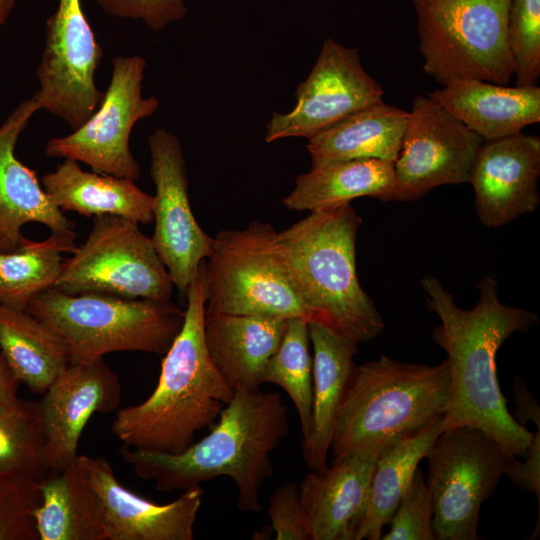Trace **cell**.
Listing matches in <instances>:
<instances>
[{
	"label": "cell",
	"mask_w": 540,
	"mask_h": 540,
	"mask_svg": "<svg viewBox=\"0 0 540 540\" xmlns=\"http://www.w3.org/2000/svg\"><path fill=\"white\" fill-rule=\"evenodd\" d=\"M17 0H0V26L4 25Z\"/></svg>",
	"instance_id": "cell-41"
},
{
	"label": "cell",
	"mask_w": 540,
	"mask_h": 540,
	"mask_svg": "<svg viewBox=\"0 0 540 540\" xmlns=\"http://www.w3.org/2000/svg\"><path fill=\"white\" fill-rule=\"evenodd\" d=\"M120 401V382L103 358L69 363L38 401L48 471L73 465L89 419L116 410Z\"/></svg>",
	"instance_id": "cell-16"
},
{
	"label": "cell",
	"mask_w": 540,
	"mask_h": 540,
	"mask_svg": "<svg viewBox=\"0 0 540 540\" xmlns=\"http://www.w3.org/2000/svg\"><path fill=\"white\" fill-rule=\"evenodd\" d=\"M540 138L519 133L484 141L469 182L480 222L498 228L534 212L540 203Z\"/></svg>",
	"instance_id": "cell-18"
},
{
	"label": "cell",
	"mask_w": 540,
	"mask_h": 540,
	"mask_svg": "<svg viewBox=\"0 0 540 540\" xmlns=\"http://www.w3.org/2000/svg\"><path fill=\"white\" fill-rule=\"evenodd\" d=\"M288 408L276 392L237 389L216 425L178 454L123 445L121 458L159 491L188 490L220 476L231 478L238 508L260 512V490L273 475L271 453L289 431Z\"/></svg>",
	"instance_id": "cell-2"
},
{
	"label": "cell",
	"mask_w": 540,
	"mask_h": 540,
	"mask_svg": "<svg viewBox=\"0 0 540 540\" xmlns=\"http://www.w3.org/2000/svg\"><path fill=\"white\" fill-rule=\"evenodd\" d=\"M407 117L384 100L347 116L308 139L311 167L353 159L395 162Z\"/></svg>",
	"instance_id": "cell-25"
},
{
	"label": "cell",
	"mask_w": 540,
	"mask_h": 540,
	"mask_svg": "<svg viewBox=\"0 0 540 540\" xmlns=\"http://www.w3.org/2000/svg\"><path fill=\"white\" fill-rule=\"evenodd\" d=\"M19 384L0 351V402L15 400Z\"/></svg>",
	"instance_id": "cell-40"
},
{
	"label": "cell",
	"mask_w": 540,
	"mask_h": 540,
	"mask_svg": "<svg viewBox=\"0 0 540 540\" xmlns=\"http://www.w3.org/2000/svg\"><path fill=\"white\" fill-rule=\"evenodd\" d=\"M309 322L289 318L283 336L269 358L263 383L281 387L290 397L299 415L302 445L312 430L313 358L309 353Z\"/></svg>",
	"instance_id": "cell-31"
},
{
	"label": "cell",
	"mask_w": 540,
	"mask_h": 540,
	"mask_svg": "<svg viewBox=\"0 0 540 540\" xmlns=\"http://www.w3.org/2000/svg\"><path fill=\"white\" fill-rule=\"evenodd\" d=\"M513 400L516 412L513 418L521 425L525 422H533L537 428L540 427V407L533 394L530 392L524 381L516 377L513 384Z\"/></svg>",
	"instance_id": "cell-39"
},
{
	"label": "cell",
	"mask_w": 540,
	"mask_h": 540,
	"mask_svg": "<svg viewBox=\"0 0 540 540\" xmlns=\"http://www.w3.org/2000/svg\"><path fill=\"white\" fill-rule=\"evenodd\" d=\"M375 461L355 455L334 458L299 485L308 540H355L363 519Z\"/></svg>",
	"instance_id": "cell-20"
},
{
	"label": "cell",
	"mask_w": 540,
	"mask_h": 540,
	"mask_svg": "<svg viewBox=\"0 0 540 540\" xmlns=\"http://www.w3.org/2000/svg\"><path fill=\"white\" fill-rule=\"evenodd\" d=\"M185 296L183 326L163 355L156 388L142 403L118 410L112 422L114 435L127 447L181 453L195 442L196 432L218 419L234 395L205 344L206 261Z\"/></svg>",
	"instance_id": "cell-3"
},
{
	"label": "cell",
	"mask_w": 540,
	"mask_h": 540,
	"mask_svg": "<svg viewBox=\"0 0 540 540\" xmlns=\"http://www.w3.org/2000/svg\"><path fill=\"white\" fill-rule=\"evenodd\" d=\"M75 242L50 235L43 241L26 239L16 250L0 251V306L26 310L42 292L55 287L64 259Z\"/></svg>",
	"instance_id": "cell-30"
},
{
	"label": "cell",
	"mask_w": 540,
	"mask_h": 540,
	"mask_svg": "<svg viewBox=\"0 0 540 540\" xmlns=\"http://www.w3.org/2000/svg\"><path fill=\"white\" fill-rule=\"evenodd\" d=\"M145 68L141 56L114 57L111 80L98 108L72 133L51 138L45 155L85 163L100 174L139 179L130 134L138 121L151 117L160 106L155 96L142 94Z\"/></svg>",
	"instance_id": "cell-11"
},
{
	"label": "cell",
	"mask_w": 540,
	"mask_h": 540,
	"mask_svg": "<svg viewBox=\"0 0 540 540\" xmlns=\"http://www.w3.org/2000/svg\"><path fill=\"white\" fill-rule=\"evenodd\" d=\"M384 90L364 69L358 48L330 38L321 47L307 78L296 89V105L274 112L265 142L290 137L310 139L347 116L383 101Z\"/></svg>",
	"instance_id": "cell-14"
},
{
	"label": "cell",
	"mask_w": 540,
	"mask_h": 540,
	"mask_svg": "<svg viewBox=\"0 0 540 540\" xmlns=\"http://www.w3.org/2000/svg\"><path fill=\"white\" fill-rule=\"evenodd\" d=\"M484 139L430 96L414 98L394 162V200H417L442 185L468 183Z\"/></svg>",
	"instance_id": "cell-13"
},
{
	"label": "cell",
	"mask_w": 540,
	"mask_h": 540,
	"mask_svg": "<svg viewBox=\"0 0 540 540\" xmlns=\"http://www.w3.org/2000/svg\"><path fill=\"white\" fill-rule=\"evenodd\" d=\"M41 107L33 96L16 107L0 126V251L19 248L27 223L45 225L52 235L75 242L73 223L49 198L35 171L15 155V146Z\"/></svg>",
	"instance_id": "cell-19"
},
{
	"label": "cell",
	"mask_w": 540,
	"mask_h": 540,
	"mask_svg": "<svg viewBox=\"0 0 540 540\" xmlns=\"http://www.w3.org/2000/svg\"><path fill=\"white\" fill-rule=\"evenodd\" d=\"M433 503L422 470L415 475L402 495L382 540H436L432 521Z\"/></svg>",
	"instance_id": "cell-35"
},
{
	"label": "cell",
	"mask_w": 540,
	"mask_h": 540,
	"mask_svg": "<svg viewBox=\"0 0 540 540\" xmlns=\"http://www.w3.org/2000/svg\"><path fill=\"white\" fill-rule=\"evenodd\" d=\"M76 464L102 511L107 540H192L203 490L183 491L174 501L157 504L130 491L104 458L78 455Z\"/></svg>",
	"instance_id": "cell-17"
},
{
	"label": "cell",
	"mask_w": 540,
	"mask_h": 540,
	"mask_svg": "<svg viewBox=\"0 0 540 540\" xmlns=\"http://www.w3.org/2000/svg\"><path fill=\"white\" fill-rule=\"evenodd\" d=\"M0 351L19 383L37 394L69 364L62 338L27 310L0 306Z\"/></svg>",
	"instance_id": "cell-28"
},
{
	"label": "cell",
	"mask_w": 540,
	"mask_h": 540,
	"mask_svg": "<svg viewBox=\"0 0 540 540\" xmlns=\"http://www.w3.org/2000/svg\"><path fill=\"white\" fill-rule=\"evenodd\" d=\"M26 310L62 338L74 364L121 351L164 355L185 317V310L172 300L68 294L55 287L36 296Z\"/></svg>",
	"instance_id": "cell-6"
},
{
	"label": "cell",
	"mask_w": 540,
	"mask_h": 540,
	"mask_svg": "<svg viewBox=\"0 0 540 540\" xmlns=\"http://www.w3.org/2000/svg\"><path fill=\"white\" fill-rule=\"evenodd\" d=\"M362 219L351 203L310 212L276 234V250L310 322L355 344L375 339L384 322L356 272Z\"/></svg>",
	"instance_id": "cell-4"
},
{
	"label": "cell",
	"mask_w": 540,
	"mask_h": 540,
	"mask_svg": "<svg viewBox=\"0 0 540 540\" xmlns=\"http://www.w3.org/2000/svg\"><path fill=\"white\" fill-rule=\"evenodd\" d=\"M287 319L207 310L203 319L209 355L225 382L235 391L259 390L271 355L283 336Z\"/></svg>",
	"instance_id": "cell-21"
},
{
	"label": "cell",
	"mask_w": 540,
	"mask_h": 540,
	"mask_svg": "<svg viewBox=\"0 0 540 540\" xmlns=\"http://www.w3.org/2000/svg\"><path fill=\"white\" fill-rule=\"evenodd\" d=\"M426 479L437 540H478L480 510L504 475L508 457L480 429L444 430L431 444Z\"/></svg>",
	"instance_id": "cell-10"
},
{
	"label": "cell",
	"mask_w": 540,
	"mask_h": 540,
	"mask_svg": "<svg viewBox=\"0 0 540 540\" xmlns=\"http://www.w3.org/2000/svg\"><path fill=\"white\" fill-rule=\"evenodd\" d=\"M507 37L516 85H536L540 76V0H511Z\"/></svg>",
	"instance_id": "cell-34"
},
{
	"label": "cell",
	"mask_w": 540,
	"mask_h": 540,
	"mask_svg": "<svg viewBox=\"0 0 540 540\" xmlns=\"http://www.w3.org/2000/svg\"><path fill=\"white\" fill-rule=\"evenodd\" d=\"M511 0H412L423 71L442 86L458 79L508 85Z\"/></svg>",
	"instance_id": "cell-7"
},
{
	"label": "cell",
	"mask_w": 540,
	"mask_h": 540,
	"mask_svg": "<svg viewBox=\"0 0 540 540\" xmlns=\"http://www.w3.org/2000/svg\"><path fill=\"white\" fill-rule=\"evenodd\" d=\"M107 14L120 19L141 20L154 32L184 19L185 0H95Z\"/></svg>",
	"instance_id": "cell-36"
},
{
	"label": "cell",
	"mask_w": 540,
	"mask_h": 540,
	"mask_svg": "<svg viewBox=\"0 0 540 540\" xmlns=\"http://www.w3.org/2000/svg\"><path fill=\"white\" fill-rule=\"evenodd\" d=\"M41 503L34 511L39 540H107L95 493L76 462L39 480Z\"/></svg>",
	"instance_id": "cell-27"
},
{
	"label": "cell",
	"mask_w": 540,
	"mask_h": 540,
	"mask_svg": "<svg viewBox=\"0 0 540 540\" xmlns=\"http://www.w3.org/2000/svg\"><path fill=\"white\" fill-rule=\"evenodd\" d=\"M276 234L270 223L254 220L213 237L206 263L207 310L310 322L277 253Z\"/></svg>",
	"instance_id": "cell-8"
},
{
	"label": "cell",
	"mask_w": 540,
	"mask_h": 540,
	"mask_svg": "<svg viewBox=\"0 0 540 540\" xmlns=\"http://www.w3.org/2000/svg\"><path fill=\"white\" fill-rule=\"evenodd\" d=\"M153 195V245L174 286L186 295L199 267L212 250L213 237L198 224L191 209L186 161L179 139L158 128L148 138Z\"/></svg>",
	"instance_id": "cell-15"
},
{
	"label": "cell",
	"mask_w": 540,
	"mask_h": 540,
	"mask_svg": "<svg viewBox=\"0 0 540 540\" xmlns=\"http://www.w3.org/2000/svg\"><path fill=\"white\" fill-rule=\"evenodd\" d=\"M443 431L442 414L398 440L375 460L366 510L355 540L381 539L383 528L389 524L420 461Z\"/></svg>",
	"instance_id": "cell-29"
},
{
	"label": "cell",
	"mask_w": 540,
	"mask_h": 540,
	"mask_svg": "<svg viewBox=\"0 0 540 540\" xmlns=\"http://www.w3.org/2000/svg\"><path fill=\"white\" fill-rule=\"evenodd\" d=\"M308 327L314 352L312 430L302 452L307 467L321 472L328 466L337 414L357 369L358 347L320 323Z\"/></svg>",
	"instance_id": "cell-23"
},
{
	"label": "cell",
	"mask_w": 540,
	"mask_h": 540,
	"mask_svg": "<svg viewBox=\"0 0 540 540\" xmlns=\"http://www.w3.org/2000/svg\"><path fill=\"white\" fill-rule=\"evenodd\" d=\"M394 189V162L353 159L312 166L296 177L282 203L288 210L314 212L361 197L391 201Z\"/></svg>",
	"instance_id": "cell-26"
},
{
	"label": "cell",
	"mask_w": 540,
	"mask_h": 540,
	"mask_svg": "<svg viewBox=\"0 0 540 540\" xmlns=\"http://www.w3.org/2000/svg\"><path fill=\"white\" fill-rule=\"evenodd\" d=\"M504 475L519 489L533 492L540 504V427L533 433L532 443L524 461L516 457L507 460Z\"/></svg>",
	"instance_id": "cell-38"
},
{
	"label": "cell",
	"mask_w": 540,
	"mask_h": 540,
	"mask_svg": "<svg viewBox=\"0 0 540 540\" xmlns=\"http://www.w3.org/2000/svg\"><path fill=\"white\" fill-rule=\"evenodd\" d=\"M44 445L38 401L17 397L0 402V471L40 480L49 472L44 461Z\"/></svg>",
	"instance_id": "cell-32"
},
{
	"label": "cell",
	"mask_w": 540,
	"mask_h": 540,
	"mask_svg": "<svg viewBox=\"0 0 540 540\" xmlns=\"http://www.w3.org/2000/svg\"><path fill=\"white\" fill-rule=\"evenodd\" d=\"M40 503L39 479L0 471V540H39L34 511Z\"/></svg>",
	"instance_id": "cell-33"
},
{
	"label": "cell",
	"mask_w": 540,
	"mask_h": 540,
	"mask_svg": "<svg viewBox=\"0 0 540 540\" xmlns=\"http://www.w3.org/2000/svg\"><path fill=\"white\" fill-rule=\"evenodd\" d=\"M43 189L62 211L85 217L117 215L139 224L153 222V195L130 178L84 171L77 161L65 158L41 179Z\"/></svg>",
	"instance_id": "cell-24"
},
{
	"label": "cell",
	"mask_w": 540,
	"mask_h": 540,
	"mask_svg": "<svg viewBox=\"0 0 540 540\" xmlns=\"http://www.w3.org/2000/svg\"><path fill=\"white\" fill-rule=\"evenodd\" d=\"M267 514L276 540H308L299 486L287 483L269 497Z\"/></svg>",
	"instance_id": "cell-37"
},
{
	"label": "cell",
	"mask_w": 540,
	"mask_h": 540,
	"mask_svg": "<svg viewBox=\"0 0 540 540\" xmlns=\"http://www.w3.org/2000/svg\"><path fill=\"white\" fill-rule=\"evenodd\" d=\"M102 58V48L81 0H59L46 22L42 57L36 70L40 88L34 97L41 109L65 121L72 130L82 125L104 96L95 82Z\"/></svg>",
	"instance_id": "cell-12"
},
{
	"label": "cell",
	"mask_w": 540,
	"mask_h": 540,
	"mask_svg": "<svg viewBox=\"0 0 540 540\" xmlns=\"http://www.w3.org/2000/svg\"><path fill=\"white\" fill-rule=\"evenodd\" d=\"M64 260L55 288L130 299L171 300L174 283L139 223L117 215L93 218L86 240Z\"/></svg>",
	"instance_id": "cell-9"
},
{
	"label": "cell",
	"mask_w": 540,
	"mask_h": 540,
	"mask_svg": "<svg viewBox=\"0 0 540 540\" xmlns=\"http://www.w3.org/2000/svg\"><path fill=\"white\" fill-rule=\"evenodd\" d=\"M449 369L380 356L357 366L339 408L330 451L375 461L385 450L445 412Z\"/></svg>",
	"instance_id": "cell-5"
},
{
	"label": "cell",
	"mask_w": 540,
	"mask_h": 540,
	"mask_svg": "<svg viewBox=\"0 0 540 540\" xmlns=\"http://www.w3.org/2000/svg\"><path fill=\"white\" fill-rule=\"evenodd\" d=\"M484 141L522 132L540 122V87L458 79L427 94Z\"/></svg>",
	"instance_id": "cell-22"
},
{
	"label": "cell",
	"mask_w": 540,
	"mask_h": 540,
	"mask_svg": "<svg viewBox=\"0 0 540 540\" xmlns=\"http://www.w3.org/2000/svg\"><path fill=\"white\" fill-rule=\"evenodd\" d=\"M420 283L427 307L440 320L431 338L447 354L449 397L443 414L444 430L459 426L480 429L508 457L525 458L533 433L508 411L499 386L496 354L513 333L534 327L537 315L503 304L498 296V278L493 274L478 281L479 298L470 309L460 308L434 275L423 276Z\"/></svg>",
	"instance_id": "cell-1"
}]
</instances>
